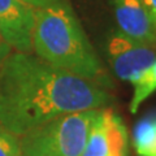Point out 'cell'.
<instances>
[{"instance_id": "obj_1", "label": "cell", "mask_w": 156, "mask_h": 156, "mask_svg": "<svg viewBox=\"0 0 156 156\" xmlns=\"http://www.w3.org/2000/svg\"><path fill=\"white\" fill-rule=\"evenodd\" d=\"M111 100L104 87L31 53L16 51L0 62V125L17 136L60 116L103 108Z\"/></svg>"}, {"instance_id": "obj_2", "label": "cell", "mask_w": 156, "mask_h": 156, "mask_svg": "<svg viewBox=\"0 0 156 156\" xmlns=\"http://www.w3.org/2000/svg\"><path fill=\"white\" fill-rule=\"evenodd\" d=\"M31 51L62 72L104 89L111 86V80L99 56L66 0L35 9Z\"/></svg>"}, {"instance_id": "obj_3", "label": "cell", "mask_w": 156, "mask_h": 156, "mask_svg": "<svg viewBox=\"0 0 156 156\" xmlns=\"http://www.w3.org/2000/svg\"><path fill=\"white\" fill-rule=\"evenodd\" d=\"M96 109L60 116L20 136L22 156H81Z\"/></svg>"}, {"instance_id": "obj_4", "label": "cell", "mask_w": 156, "mask_h": 156, "mask_svg": "<svg viewBox=\"0 0 156 156\" xmlns=\"http://www.w3.org/2000/svg\"><path fill=\"white\" fill-rule=\"evenodd\" d=\"M105 52L117 78L130 83H133L156 58L152 47L134 41L120 30L108 35Z\"/></svg>"}, {"instance_id": "obj_5", "label": "cell", "mask_w": 156, "mask_h": 156, "mask_svg": "<svg viewBox=\"0 0 156 156\" xmlns=\"http://www.w3.org/2000/svg\"><path fill=\"white\" fill-rule=\"evenodd\" d=\"M129 133L113 109L99 108L81 156H129Z\"/></svg>"}, {"instance_id": "obj_6", "label": "cell", "mask_w": 156, "mask_h": 156, "mask_svg": "<svg viewBox=\"0 0 156 156\" xmlns=\"http://www.w3.org/2000/svg\"><path fill=\"white\" fill-rule=\"evenodd\" d=\"M35 9L22 0H0V37L17 52L31 53Z\"/></svg>"}, {"instance_id": "obj_7", "label": "cell", "mask_w": 156, "mask_h": 156, "mask_svg": "<svg viewBox=\"0 0 156 156\" xmlns=\"http://www.w3.org/2000/svg\"><path fill=\"white\" fill-rule=\"evenodd\" d=\"M119 30L148 47L156 46V27L143 0H111Z\"/></svg>"}, {"instance_id": "obj_8", "label": "cell", "mask_w": 156, "mask_h": 156, "mask_svg": "<svg viewBox=\"0 0 156 156\" xmlns=\"http://www.w3.org/2000/svg\"><path fill=\"white\" fill-rule=\"evenodd\" d=\"M133 146L138 156H156V112L146 115L136 122Z\"/></svg>"}, {"instance_id": "obj_9", "label": "cell", "mask_w": 156, "mask_h": 156, "mask_svg": "<svg viewBox=\"0 0 156 156\" xmlns=\"http://www.w3.org/2000/svg\"><path fill=\"white\" fill-rule=\"evenodd\" d=\"M131 85L134 87V92L129 104V111L135 115L140 104L156 91V58Z\"/></svg>"}, {"instance_id": "obj_10", "label": "cell", "mask_w": 156, "mask_h": 156, "mask_svg": "<svg viewBox=\"0 0 156 156\" xmlns=\"http://www.w3.org/2000/svg\"><path fill=\"white\" fill-rule=\"evenodd\" d=\"M0 156H22L20 136L4 129L0 125Z\"/></svg>"}, {"instance_id": "obj_11", "label": "cell", "mask_w": 156, "mask_h": 156, "mask_svg": "<svg viewBox=\"0 0 156 156\" xmlns=\"http://www.w3.org/2000/svg\"><path fill=\"white\" fill-rule=\"evenodd\" d=\"M22 2L29 4V5L33 7L34 9H39V8L52 5V4L58 3V2H61V0H22Z\"/></svg>"}, {"instance_id": "obj_12", "label": "cell", "mask_w": 156, "mask_h": 156, "mask_svg": "<svg viewBox=\"0 0 156 156\" xmlns=\"http://www.w3.org/2000/svg\"><path fill=\"white\" fill-rule=\"evenodd\" d=\"M146 7H147L148 12L152 17V21H154V25L156 27V0H143Z\"/></svg>"}, {"instance_id": "obj_13", "label": "cell", "mask_w": 156, "mask_h": 156, "mask_svg": "<svg viewBox=\"0 0 156 156\" xmlns=\"http://www.w3.org/2000/svg\"><path fill=\"white\" fill-rule=\"evenodd\" d=\"M7 47H9V46L3 41V38L0 37V50H2V48H7ZM9 48H11V47H9Z\"/></svg>"}]
</instances>
